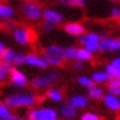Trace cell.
Masks as SVG:
<instances>
[{
    "instance_id": "7402d4cb",
    "label": "cell",
    "mask_w": 120,
    "mask_h": 120,
    "mask_svg": "<svg viewBox=\"0 0 120 120\" xmlns=\"http://www.w3.org/2000/svg\"><path fill=\"white\" fill-rule=\"evenodd\" d=\"M58 3L64 6H70V8H79L83 9L86 6V0H58Z\"/></svg>"
},
{
    "instance_id": "d6a6232c",
    "label": "cell",
    "mask_w": 120,
    "mask_h": 120,
    "mask_svg": "<svg viewBox=\"0 0 120 120\" xmlns=\"http://www.w3.org/2000/svg\"><path fill=\"white\" fill-rule=\"evenodd\" d=\"M9 74L10 72L0 69V83H4V82H6V81L9 80Z\"/></svg>"
},
{
    "instance_id": "3957f363",
    "label": "cell",
    "mask_w": 120,
    "mask_h": 120,
    "mask_svg": "<svg viewBox=\"0 0 120 120\" xmlns=\"http://www.w3.org/2000/svg\"><path fill=\"white\" fill-rule=\"evenodd\" d=\"M59 119L58 110L53 107L31 108L27 114V120H56Z\"/></svg>"
},
{
    "instance_id": "5bb4252c",
    "label": "cell",
    "mask_w": 120,
    "mask_h": 120,
    "mask_svg": "<svg viewBox=\"0 0 120 120\" xmlns=\"http://www.w3.org/2000/svg\"><path fill=\"white\" fill-rule=\"evenodd\" d=\"M104 71L109 76V79H119L120 77V56L113 58L105 65Z\"/></svg>"
},
{
    "instance_id": "f35d334b",
    "label": "cell",
    "mask_w": 120,
    "mask_h": 120,
    "mask_svg": "<svg viewBox=\"0 0 120 120\" xmlns=\"http://www.w3.org/2000/svg\"><path fill=\"white\" fill-rule=\"evenodd\" d=\"M22 1H31V0H22Z\"/></svg>"
},
{
    "instance_id": "836d02e7",
    "label": "cell",
    "mask_w": 120,
    "mask_h": 120,
    "mask_svg": "<svg viewBox=\"0 0 120 120\" xmlns=\"http://www.w3.org/2000/svg\"><path fill=\"white\" fill-rule=\"evenodd\" d=\"M0 120H23L22 118H21L20 115H17V114H14V113H10L9 115H6L5 118L0 119Z\"/></svg>"
},
{
    "instance_id": "cb8c5ba5",
    "label": "cell",
    "mask_w": 120,
    "mask_h": 120,
    "mask_svg": "<svg viewBox=\"0 0 120 120\" xmlns=\"http://www.w3.org/2000/svg\"><path fill=\"white\" fill-rule=\"evenodd\" d=\"M17 50H15V49L12 48H8L6 50H5L4 53V55L1 56V59L0 60H3V61L5 63H9V64H11L14 65V61H15V59H16V55H17Z\"/></svg>"
},
{
    "instance_id": "603a6c76",
    "label": "cell",
    "mask_w": 120,
    "mask_h": 120,
    "mask_svg": "<svg viewBox=\"0 0 120 120\" xmlns=\"http://www.w3.org/2000/svg\"><path fill=\"white\" fill-rule=\"evenodd\" d=\"M76 50H77V48L74 47V45L64 47V52H63L64 60H68V61H74V60L76 59Z\"/></svg>"
},
{
    "instance_id": "52a82bcc",
    "label": "cell",
    "mask_w": 120,
    "mask_h": 120,
    "mask_svg": "<svg viewBox=\"0 0 120 120\" xmlns=\"http://www.w3.org/2000/svg\"><path fill=\"white\" fill-rule=\"evenodd\" d=\"M9 80L10 82H11V85L15 87V88H25V87L28 86L30 83V80L28 77H27V75L21 71V70L14 68L11 71H10L9 74Z\"/></svg>"
},
{
    "instance_id": "7c38bea8",
    "label": "cell",
    "mask_w": 120,
    "mask_h": 120,
    "mask_svg": "<svg viewBox=\"0 0 120 120\" xmlns=\"http://www.w3.org/2000/svg\"><path fill=\"white\" fill-rule=\"evenodd\" d=\"M104 107L112 113H120V97L105 93L102 98Z\"/></svg>"
},
{
    "instance_id": "ac0fdd59",
    "label": "cell",
    "mask_w": 120,
    "mask_h": 120,
    "mask_svg": "<svg viewBox=\"0 0 120 120\" xmlns=\"http://www.w3.org/2000/svg\"><path fill=\"white\" fill-rule=\"evenodd\" d=\"M105 93L120 97V81L119 79H109L105 83Z\"/></svg>"
},
{
    "instance_id": "44dd1931",
    "label": "cell",
    "mask_w": 120,
    "mask_h": 120,
    "mask_svg": "<svg viewBox=\"0 0 120 120\" xmlns=\"http://www.w3.org/2000/svg\"><path fill=\"white\" fill-rule=\"evenodd\" d=\"M15 16V10L10 5L0 4V19L3 20H11Z\"/></svg>"
},
{
    "instance_id": "d590c367",
    "label": "cell",
    "mask_w": 120,
    "mask_h": 120,
    "mask_svg": "<svg viewBox=\"0 0 120 120\" xmlns=\"http://www.w3.org/2000/svg\"><path fill=\"white\" fill-rule=\"evenodd\" d=\"M72 66H74V69L75 70H82L83 69V63L82 61H79V60H76V61H74V64H72Z\"/></svg>"
},
{
    "instance_id": "d6986e66",
    "label": "cell",
    "mask_w": 120,
    "mask_h": 120,
    "mask_svg": "<svg viewBox=\"0 0 120 120\" xmlns=\"http://www.w3.org/2000/svg\"><path fill=\"white\" fill-rule=\"evenodd\" d=\"M104 94H105V91L103 90L102 86H98V85H93L87 90V96H88L90 99H93V101H102Z\"/></svg>"
},
{
    "instance_id": "5b68a950",
    "label": "cell",
    "mask_w": 120,
    "mask_h": 120,
    "mask_svg": "<svg viewBox=\"0 0 120 120\" xmlns=\"http://www.w3.org/2000/svg\"><path fill=\"white\" fill-rule=\"evenodd\" d=\"M22 14L30 21H39L43 16V9L37 1H26L22 5Z\"/></svg>"
},
{
    "instance_id": "74e56055",
    "label": "cell",
    "mask_w": 120,
    "mask_h": 120,
    "mask_svg": "<svg viewBox=\"0 0 120 120\" xmlns=\"http://www.w3.org/2000/svg\"><path fill=\"white\" fill-rule=\"evenodd\" d=\"M110 1H112V3H116V1H118V0H110Z\"/></svg>"
},
{
    "instance_id": "b9f144b4",
    "label": "cell",
    "mask_w": 120,
    "mask_h": 120,
    "mask_svg": "<svg viewBox=\"0 0 120 120\" xmlns=\"http://www.w3.org/2000/svg\"><path fill=\"white\" fill-rule=\"evenodd\" d=\"M56 120H59V119H56Z\"/></svg>"
},
{
    "instance_id": "1f68e13d",
    "label": "cell",
    "mask_w": 120,
    "mask_h": 120,
    "mask_svg": "<svg viewBox=\"0 0 120 120\" xmlns=\"http://www.w3.org/2000/svg\"><path fill=\"white\" fill-rule=\"evenodd\" d=\"M0 69L5 70V71H8V72H10V71L14 69V65L9 64V63H5V61H3V60H0Z\"/></svg>"
},
{
    "instance_id": "8d00e7d4",
    "label": "cell",
    "mask_w": 120,
    "mask_h": 120,
    "mask_svg": "<svg viewBox=\"0 0 120 120\" xmlns=\"http://www.w3.org/2000/svg\"><path fill=\"white\" fill-rule=\"evenodd\" d=\"M8 49V47H6V44L3 42V41H0V59H1V56L4 55V53H5V50Z\"/></svg>"
},
{
    "instance_id": "7a4b0ae2",
    "label": "cell",
    "mask_w": 120,
    "mask_h": 120,
    "mask_svg": "<svg viewBox=\"0 0 120 120\" xmlns=\"http://www.w3.org/2000/svg\"><path fill=\"white\" fill-rule=\"evenodd\" d=\"M60 79H61V74L54 70V71H48L45 74L34 76L31 80V85L36 90H47L48 87L60 81Z\"/></svg>"
},
{
    "instance_id": "30bf717a",
    "label": "cell",
    "mask_w": 120,
    "mask_h": 120,
    "mask_svg": "<svg viewBox=\"0 0 120 120\" xmlns=\"http://www.w3.org/2000/svg\"><path fill=\"white\" fill-rule=\"evenodd\" d=\"M43 58L44 59H55V60H63V52H64V47L59 45V44H49L44 48L43 50Z\"/></svg>"
},
{
    "instance_id": "484cf974",
    "label": "cell",
    "mask_w": 120,
    "mask_h": 120,
    "mask_svg": "<svg viewBox=\"0 0 120 120\" xmlns=\"http://www.w3.org/2000/svg\"><path fill=\"white\" fill-rule=\"evenodd\" d=\"M77 83L81 86V87H83V88H87L88 90L90 87H92L94 83L92 82V80H91V77L90 76H87V75H81V76H79L77 77Z\"/></svg>"
},
{
    "instance_id": "e575fe53",
    "label": "cell",
    "mask_w": 120,
    "mask_h": 120,
    "mask_svg": "<svg viewBox=\"0 0 120 120\" xmlns=\"http://www.w3.org/2000/svg\"><path fill=\"white\" fill-rule=\"evenodd\" d=\"M54 25H52V23H49V22H44L42 25V28H43V31H45V32H50V31H53L54 30Z\"/></svg>"
},
{
    "instance_id": "8fae6325",
    "label": "cell",
    "mask_w": 120,
    "mask_h": 120,
    "mask_svg": "<svg viewBox=\"0 0 120 120\" xmlns=\"http://www.w3.org/2000/svg\"><path fill=\"white\" fill-rule=\"evenodd\" d=\"M42 19L44 20V22H49L54 26H56L64 21V16L61 12L55 9H47V10H43Z\"/></svg>"
},
{
    "instance_id": "83f0119b",
    "label": "cell",
    "mask_w": 120,
    "mask_h": 120,
    "mask_svg": "<svg viewBox=\"0 0 120 120\" xmlns=\"http://www.w3.org/2000/svg\"><path fill=\"white\" fill-rule=\"evenodd\" d=\"M80 120H102V119L94 112H85V113L81 114Z\"/></svg>"
},
{
    "instance_id": "9a60e30c",
    "label": "cell",
    "mask_w": 120,
    "mask_h": 120,
    "mask_svg": "<svg viewBox=\"0 0 120 120\" xmlns=\"http://www.w3.org/2000/svg\"><path fill=\"white\" fill-rule=\"evenodd\" d=\"M45 98L48 101H50L52 103H56L60 104L61 102H64V92L59 88V87L50 86L48 87L45 91Z\"/></svg>"
},
{
    "instance_id": "ab89813d",
    "label": "cell",
    "mask_w": 120,
    "mask_h": 120,
    "mask_svg": "<svg viewBox=\"0 0 120 120\" xmlns=\"http://www.w3.org/2000/svg\"><path fill=\"white\" fill-rule=\"evenodd\" d=\"M64 120H68V119H64Z\"/></svg>"
},
{
    "instance_id": "277c9868",
    "label": "cell",
    "mask_w": 120,
    "mask_h": 120,
    "mask_svg": "<svg viewBox=\"0 0 120 120\" xmlns=\"http://www.w3.org/2000/svg\"><path fill=\"white\" fill-rule=\"evenodd\" d=\"M99 41H101V34L97 32H85L82 36L79 37V42L81 47L88 49L93 54L99 52Z\"/></svg>"
},
{
    "instance_id": "9c48e42d",
    "label": "cell",
    "mask_w": 120,
    "mask_h": 120,
    "mask_svg": "<svg viewBox=\"0 0 120 120\" xmlns=\"http://www.w3.org/2000/svg\"><path fill=\"white\" fill-rule=\"evenodd\" d=\"M68 102L76 109V110H82V109H86L90 105L91 101H90L88 96L85 94V93H75L69 98Z\"/></svg>"
},
{
    "instance_id": "f1b7e54d",
    "label": "cell",
    "mask_w": 120,
    "mask_h": 120,
    "mask_svg": "<svg viewBox=\"0 0 120 120\" xmlns=\"http://www.w3.org/2000/svg\"><path fill=\"white\" fill-rule=\"evenodd\" d=\"M10 113H11V109L5 104V102H0V119L5 118L6 115H9Z\"/></svg>"
},
{
    "instance_id": "8992f818",
    "label": "cell",
    "mask_w": 120,
    "mask_h": 120,
    "mask_svg": "<svg viewBox=\"0 0 120 120\" xmlns=\"http://www.w3.org/2000/svg\"><path fill=\"white\" fill-rule=\"evenodd\" d=\"M12 38L21 47L30 45L33 41V31L27 27H15L12 28Z\"/></svg>"
},
{
    "instance_id": "ba28073f",
    "label": "cell",
    "mask_w": 120,
    "mask_h": 120,
    "mask_svg": "<svg viewBox=\"0 0 120 120\" xmlns=\"http://www.w3.org/2000/svg\"><path fill=\"white\" fill-rule=\"evenodd\" d=\"M25 64L31 68H36L41 70H45L48 68V64L44 60V58H43V55H38V54H34V53L26 54Z\"/></svg>"
},
{
    "instance_id": "e0dca14e",
    "label": "cell",
    "mask_w": 120,
    "mask_h": 120,
    "mask_svg": "<svg viewBox=\"0 0 120 120\" xmlns=\"http://www.w3.org/2000/svg\"><path fill=\"white\" fill-rule=\"evenodd\" d=\"M92 82L94 85L98 86H102V85H105L108 81H109V76L107 75V72L104 71V69H99V70H96V71L92 72V75L90 76Z\"/></svg>"
},
{
    "instance_id": "ffe728a7",
    "label": "cell",
    "mask_w": 120,
    "mask_h": 120,
    "mask_svg": "<svg viewBox=\"0 0 120 120\" xmlns=\"http://www.w3.org/2000/svg\"><path fill=\"white\" fill-rule=\"evenodd\" d=\"M93 56H94V54L92 52H90L88 49H86L83 47H80V48H77V50H76V59L75 60L85 63V61H91V60L93 59Z\"/></svg>"
},
{
    "instance_id": "4fadbf2b",
    "label": "cell",
    "mask_w": 120,
    "mask_h": 120,
    "mask_svg": "<svg viewBox=\"0 0 120 120\" xmlns=\"http://www.w3.org/2000/svg\"><path fill=\"white\" fill-rule=\"evenodd\" d=\"M56 110H58V115H60L63 119L74 120L77 116V110H76L69 102H61L59 104V108Z\"/></svg>"
},
{
    "instance_id": "4316f807",
    "label": "cell",
    "mask_w": 120,
    "mask_h": 120,
    "mask_svg": "<svg viewBox=\"0 0 120 120\" xmlns=\"http://www.w3.org/2000/svg\"><path fill=\"white\" fill-rule=\"evenodd\" d=\"M120 52V37H112L109 41V52L108 53H116Z\"/></svg>"
},
{
    "instance_id": "f546056e",
    "label": "cell",
    "mask_w": 120,
    "mask_h": 120,
    "mask_svg": "<svg viewBox=\"0 0 120 120\" xmlns=\"http://www.w3.org/2000/svg\"><path fill=\"white\" fill-rule=\"evenodd\" d=\"M25 58H26V54L22 52H19L17 55H16V59L14 61V66H20V65H23L25 64Z\"/></svg>"
},
{
    "instance_id": "4dcf8cb0",
    "label": "cell",
    "mask_w": 120,
    "mask_h": 120,
    "mask_svg": "<svg viewBox=\"0 0 120 120\" xmlns=\"http://www.w3.org/2000/svg\"><path fill=\"white\" fill-rule=\"evenodd\" d=\"M110 17L114 20H120V8L119 6H114L110 10Z\"/></svg>"
},
{
    "instance_id": "60d3db41",
    "label": "cell",
    "mask_w": 120,
    "mask_h": 120,
    "mask_svg": "<svg viewBox=\"0 0 120 120\" xmlns=\"http://www.w3.org/2000/svg\"><path fill=\"white\" fill-rule=\"evenodd\" d=\"M119 81H120V77H119Z\"/></svg>"
},
{
    "instance_id": "d4e9b609",
    "label": "cell",
    "mask_w": 120,
    "mask_h": 120,
    "mask_svg": "<svg viewBox=\"0 0 120 120\" xmlns=\"http://www.w3.org/2000/svg\"><path fill=\"white\" fill-rule=\"evenodd\" d=\"M110 36L108 34H101V41H99V52L102 53H108L109 52V41Z\"/></svg>"
},
{
    "instance_id": "6da1fadb",
    "label": "cell",
    "mask_w": 120,
    "mask_h": 120,
    "mask_svg": "<svg viewBox=\"0 0 120 120\" xmlns=\"http://www.w3.org/2000/svg\"><path fill=\"white\" fill-rule=\"evenodd\" d=\"M38 103V96L34 92H16L5 98V104L10 109L34 108Z\"/></svg>"
},
{
    "instance_id": "2e32d148",
    "label": "cell",
    "mask_w": 120,
    "mask_h": 120,
    "mask_svg": "<svg viewBox=\"0 0 120 120\" xmlns=\"http://www.w3.org/2000/svg\"><path fill=\"white\" fill-rule=\"evenodd\" d=\"M64 32L69 36L80 37L85 33L86 30H85V26L80 22H68L64 25Z\"/></svg>"
}]
</instances>
